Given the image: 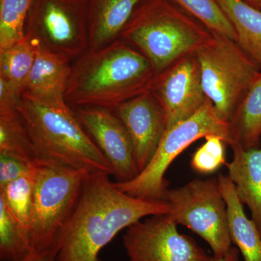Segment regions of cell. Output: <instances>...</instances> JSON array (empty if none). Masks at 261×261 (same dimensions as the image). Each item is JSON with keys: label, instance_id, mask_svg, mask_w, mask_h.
<instances>
[{"label": "cell", "instance_id": "cell-6", "mask_svg": "<svg viewBox=\"0 0 261 261\" xmlns=\"http://www.w3.org/2000/svg\"><path fill=\"white\" fill-rule=\"evenodd\" d=\"M209 135L219 136L230 146L238 142L231 123L220 119L207 98L193 116L166 130L153 158L135 179L114 182L115 186L132 197L163 201L168 189L165 174L170 165L192 143Z\"/></svg>", "mask_w": 261, "mask_h": 261}, {"label": "cell", "instance_id": "cell-11", "mask_svg": "<svg viewBox=\"0 0 261 261\" xmlns=\"http://www.w3.org/2000/svg\"><path fill=\"white\" fill-rule=\"evenodd\" d=\"M150 91L166 114L167 129L198 112L207 97L195 53L182 57L156 75Z\"/></svg>", "mask_w": 261, "mask_h": 261}, {"label": "cell", "instance_id": "cell-10", "mask_svg": "<svg viewBox=\"0 0 261 261\" xmlns=\"http://www.w3.org/2000/svg\"><path fill=\"white\" fill-rule=\"evenodd\" d=\"M169 214L152 216L126 228L123 247L129 261H214L195 240L178 232Z\"/></svg>", "mask_w": 261, "mask_h": 261}, {"label": "cell", "instance_id": "cell-2", "mask_svg": "<svg viewBox=\"0 0 261 261\" xmlns=\"http://www.w3.org/2000/svg\"><path fill=\"white\" fill-rule=\"evenodd\" d=\"M156 73L140 51L118 39L108 45L89 49L71 65L65 99L75 108L114 110L150 90Z\"/></svg>", "mask_w": 261, "mask_h": 261}, {"label": "cell", "instance_id": "cell-13", "mask_svg": "<svg viewBox=\"0 0 261 261\" xmlns=\"http://www.w3.org/2000/svg\"><path fill=\"white\" fill-rule=\"evenodd\" d=\"M132 142L140 173L153 158L167 130L166 114L150 90L114 109Z\"/></svg>", "mask_w": 261, "mask_h": 261}, {"label": "cell", "instance_id": "cell-29", "mask_svg": "<svg viewBox=\"0 0 261 261\" xmlns=\"http://www.w3.org/2000/svg\"><path fill=\"white\" fill-rule=\"evenodd\" d=\"M240 251L237 247H231L228 253L224 257L214 259V261H240Z\"/></svg>", "mask_w": 261, "mask_h": 261}, {"label": "cell", "instance_id": "cell-14", "mask_svg": "<svg viewBox=\"0 0 261 261\" xmlns=\"http://www.w3.org/2000/svg\"><path fill=\"white\" fill-rule=\"evenodd\" d=\"M70 71L71 64L68 60L38 48L21 94L45 102H65Z\"/></svg>", "mask_w": 261, "mask_h": 261}, {"label": "cell", "instance_id": "cell-27", "mask_svg": "<svg viewBox=\"0 0 261 261\" xmlns=\"http://www.w3.org/2000/svg\"><path fill=\"white\" fill-rule=\"evenodd\" d=\"M34 165L16 158L0 154V189L32 172Z\"/></svg>", "mask_w": 261, "mask_h": 261}, {"label": "cell", "instance_id": "cell-15", "mask_svg": "<svg viewBox=\"0 0 261 261\" xmlns=\"http://www.w3.org/2000/svg\"><path fill=\"white\" fill-rule=\"evenodd\" d=\"M231 147L233 159L226 164L228 177L242 203L250 209L252 220L261 233V145L246 149L237 142Z\"/></svg>", "mask_w": 261, "mask_h": 261}, {"label": "cell", "instance_id": "cell-23", "mask_svg": "<svg viewBox=\"0 0 261 261\" xmlns=\"http://www.w3.org/2000/svg\"><path fill=\"white\" fill-rule=\"evenodd\" d=\"M184 11L198 20L213 34L224 36L236 42L237 36L216 0H171Z\"/></svg>", "mask_w": 261, "mask_h": 261}, {"label": "cell", "instance_id": "cell-26", "mask_svg": "<svg viewBox=\"0 0 261 261\" xmlns=\"http://www.w3.org/2000/svg\"><path fill=\"white\" fill-rule=\"evenodd\" d=\"M205 142L196 150L191 160L194 171L202 174L216 172L223 165L226 164L225 142L221 137L209 135Z\"/></svg>", "mask_w": 261, "mask_h": 261}, {"label": "cell", "instance_id": "cell-28", "mask_svg": "<svg viewBox=\"0 0 261 261\" xmlns=\"http://www.w3.org/2000/svg\"><path fill=\"white\" fill-rule=\"evenodd\" d=\"M56 248L51 247L42 252H31L21 260L16 261H56Z\"/></svg>", "mask_w": 261, "mask_h": 261}, {"label": "cell", "instance_id": "cell-24", "mask_svg": "<svg viewBox=\"0 0 261 261\" xmlns=\"http://www.w3.org/2000/svg\"><path fill=\"white\" fill-rule=\"evenodd\" d=\"M33 171L34 166L32 172L0 189V198L4 200L10 212L28 234L34 200Z\"/></svg>", "mask_w": 261, "mask_h": 261}, {"label": "cell", "instance_id": "cell-16", "mask_svg": "<svg viewBox=\"0 0 261 261\" xmlns=\"http://www.w3.org/2000/svg\"><path fill=\"white\" fill-rule=\"evenodd\" d=\"M142 0H89V49L108 45L121 33Z\"/></svg>", "mask_w": 261, "mask_h": 261}, {"label": "cell", "instance_id": "cell-31", "mask_svg": "<svg viewBox=\"0 0 261 261\" xmlns=\"http://www.w3.org/2000/svg\"><path fill=\"white\" fill-rule=\"evenodd\" d=\"M260 10H261V5H260Z\"/></svg>", "mask_w": 261, "mask_h": 261}, {"label": "cell", "instance_id": "cell-4", "mask_svg": "<svg viewBox=\"0 0 261 261\" xmlns=\"http://www.w3.org/2000/svg\"><path fill=\"white\" fill-rule=\"evenodd\" d=\"M212 33L171 0H142L120 39L150 62L156 75L195 53Z\"/></svg>", "mask_w": 261, "mask_h": 261}, {"label": "cell", "instance_id": "cell-22", "mask_svg": "<svg viewBox=\"0 0 261 261\" xmlns=\"http://www.w3.org/2000/svg\"><path fill=\"white\" fill-rule=\"evenodd\" d=\"M32 252L28 233L0 198V258L21 260Z\"/></svg>", "mask_w": 261, "mask_h": 261}, {"label": "cell", "instance_id": "cell-7", "mask_svg": "<svg viewBox=\"0 0 261 261\" xmlns=\"http://www.w3.org/2000/svg\"><path fill=\"white\" fill-rule=\"evenodd\" d=\"M195 54L206 96L220 119L231 123L261 68L237 42L213 33Z\"/></svg>", "mask_w": 261, "mask_h": 261}, {"label": "cell", "instance_id": "cell-25", "mask_svg": "<svg viewBox=\"0 0 261 261\" xmlns=\"http://www.w3.org/2000/svg\"><path fill=\"white\" fill-rule=\"evenodd\" d=\"M33 0H0V51L25 37V23Z\"/></svg>", "mask_w": 261, "mask_h": 261}, {"label": "cell", "instance_id": "cell-30", "mask_svg": "<svg viewBox=\"0 0 261 261\" xmlns=\"http://www.w3.org/2000/svg\"><path fill=\"white\" fill-rule=\"evenodd\" d=\"M249 5H252L254 8L260 10L261 0H244Z\"/></svg>", "mask_w": 261, "mask_h": 261}, {"label": "cell", "instance_id": "cell-8", "mask_svg": "<svg viewBox=\"0 0 261 261\" xmlns=\"http://www.w3.org/2000/svg\"><path fill=\"white\" fill-rule=\"evenodd\" d=\"M163 201L170 216L208 244L214 259L224 257L231 247L227 206L217 178L195 179L185 186L168 189Z\"/></svg>", "mask_w": 261, "mask_h": 261}, {"label": "cell", "instance_id": "cell-9", "mask_svg": "<svg viewBox=\"0 0 261 261\" xmlns=\"http://www.w3.org/2000/svg\"><path fill=\"white\" fill-rule=\"evenodd\" d=\"M25 37L71 62L89 47V0H33Z\"/></svg>", "mask_w": 261, "mask_h": 261}, {"label": "cell", "instance_id": "cell-21", "mask_svg": "<svg viewBox=\"0 0 261 261\" xmlns=\"http://www.w3.org/2000/svg\"><path fill=\"white\" fill-rule=\"evenodd\" d=\"M37 50V46L24 37L11 47L0 51V78L8 81L22 92Z\"/></svg>", "mask_w": 261, "mask_h": 261}, {"label": "cell", "instance_id": "cell-3", "mask_svg": "<svg viewBox=\"0 0 261 261\" xmlns=\"http://www.w3.org/2000/svg\"><path fill=\"white\" fill-rule=\"evenodd\" d=\"M37 161L113 176L108 160L69 105L21 94L19 105Z\"/></svg>", "mask_w": 261, "mask_h": 261}, {"label": "cell", "instance_id": "cell-5", "mask_svg": "<svg viewBox=\"0 0 261 261\" xmlns=\"http://www.w3.org/2000/svg\"><path fill=\"white\" fill-rule=\"evenodd\" d=\"M34 200L29 236L32 252L54 247L74 211L90 172L37 161L34 165Z\"/></svg>", "mask_w": 261, "mask_h": 261}, {"label": "cell", "instance_id": "cell-1", "mask_svg": "<svg viewBox=\"0 0 261 261\" xmlns=\"http://www.w3.org/2000/svg\"><path fill=\"white\" fill-rule=\"evenodd\" d=\"M109 175L91 173L82 195L57 238L56 261H101L99 253L121 230L147 216L171 213L165 201L127 195Z\"/></svg>", "mask_w": 261, "mask_h": 261}, {"label": "cell", "instance_id": "cell-19", "mask_svg": "<svg viewBox=\"0 0 261 261\" xmlns=\"http://www.w3.org/2000/svg\"><path fill=\"white\" fill-rule=\"evenodd\" d=\"M243 148H256L261 139V70L255 77L231 121Z\"/></svg>", "mask_w": 261, "mask_h": 261}, {"label": "cell", "instance_id": "cell-12", "mask_svg": "<svg viewBox=\"0 0 261 261\" xmlns=\"http://www.w3.org/2000/svg\"><path fill=\"white\" fill-rule=\"evenodd\" d=\"M75 113L111 165L116 182L135 179L140 174L135 150L119 118L107 108H78Z\"/></svg>", "mask_w": 261, "mask_h": 261}, {"label": "cell", "instance_id": "cell-18", "mask_svg": "<svg viewBox=\"0 0 261 261\" xmlns=\"http://www.w3.org/2000/svg\"><path fill=\"white\" fill-rule=\"evenodd\" d=\"M232 24L236 42L261 68V10L244 0H216Z\"/></svg>", "mask_w": 261, "mask_h": 261}, {"label": "cell", "instance_id": "cell-17", "mask_svg": "<svg viewBox=\"0 0 261 261\" xmlns=\"http://www.w3.org/2000/svg\"><path fill=\"white\" fill-rule=\"evenodd\" d=\"M226 206L231 243L241 252L245 261H261V233L257 225L247 217L232 181L228 176H218Z\"/></svg>", "mask_w": 261, "mask_h": 261}, {"label": "cell", "instance_id": "cell-20", "mask_svg": "<svg viewBox=\"0 0 261 261\" xmlns=\"http://www.w3.org/2000/svg\"><path fill=\"white\" fill-rule=\"evenodd\" d=\"M0 154L31 165L37 163V155L19 106L0 108Z\"/></svg>", "mask_w": 261, "mask_h": 261}]
</instances>
